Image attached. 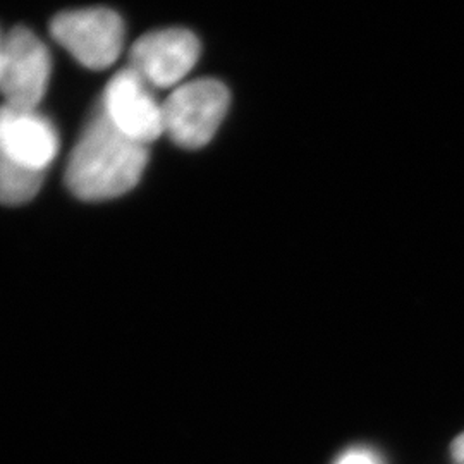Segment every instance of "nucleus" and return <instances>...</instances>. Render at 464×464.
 Wrapping results in <instances>:
<instances>
[{"mask_svg": "<svg viewBox=\"0 0 464 464\" xmlns=\"http://www.w3.org/2000/svg\"><path fill=\"white\" fill-rule=\"evenodd\" d=\"M149 162V147L122 133L100 105L69 157L66 184L84 201L131 191Z\"/></svg>", "mask_w": 464, "mask_h": 464, "instance_id": "1", "label": "nucleus"}, {"mask_svg": "<svg viewBox=\"0 0 464 464\" xmlns=\"http://www.w3.org/2000/svg\"><path fill=\"white\" fill-rule=\"evenodd\" d=\"M52 38L84 67L112 66L124 45V23L112 9L95 7L61 13L50 23Z\"/></svg>", "mask_w": 464, "mask_h": 464, "instance_id": "3", "label": "nucleus"}, {"mask_svg": "<svg viewBox=\"0 0 464 464\" xmlns=\"http://www.w3.org/2000/svg\"><path fill=\"white\" fill-rule=\"evenodd\" d=\"M450 456L454 464H464V431L450 446Z\"/></svg>", "mask_w": 464, "mask_h": 464, "instance_id": "10", "label": "nucleus"}, {"mask_svg": "<svg viewBox=\"0 0 464 464\" xmlns=\"http://www.w3.org/2000/svg\"><path fill=\"white\" fill-rule=\"evenodd\" d=\"M50 76V53L42 40L24 26L5 34L0 93L7 105L36 111L44 99Z\"/></svg>", "mask_w": 464, "mask_h": 464, "instance_id": "4", "label": "nucleus"}, {"mask_svg": "<svg viewBox=\"0 0 464 464\" xmlns=\"http://www.w3.org/2000/svg\"><path fill=\"white\" fill-rule=\"evenodd\" d=\"M0 149L24 166L45 170L59 149V136L36 111L0 107Z\"/></svg>", "mask_w": 464, "mask_h": 464, "instance_id": "7", "label": "nucleus"}, {"mask_svg": "<svg viewBox=\"0 0 464 464\" xmlns=\"http://www.w3.org/2000/svg\"><path fill=\"white\" fill-rule=\"evenodd\" d=\"M4 44H5V36L0 34V76H2V69H4Z\"/></svg>", "mask_w": 464, "mask_h": 464, "instance_id": "11", "label": "nucleus"}, {"mask_svg": "<svg viewBox=\"0 0 464 464\" xmlns=\"http://www.w3.org/2000/svg\"><path fill=\"white\" fill-rule=\"evenodd\" d=\"M199 42L189 30L169 28L138 38L130 50V67L150 86L179 83L198 63Z\"/></svg>", "mask_w": 464, "mask_h": 464, "instance_id": "6", "label": "nucleus"}, {"mask_svg": "<svg viewBox=\"0 0 464 464\" xmlns=\"http://www.w3.org/2000/svg\"><path fill=\"white\" fill-rule=\"evenodd\" d=\"M335 464H379V461H377V458H375L372 452H368V450H363V449H353V450L346 452Z\"/></svg>", "mask_w": 464, "mask_h": 464, "instance_id": "9", "label": "nucleus"}, {"mask_svg": "<svg viewBox=\"0 0 464 464\" xmlns=\"http://www.w3.org/2000/svg\"><path fill=\"white\" fill-rule=\"evenodd\" d=\"M231 103L227 86L212 78L183 84L162 105L164 133L188 150L205 147L222 124Z\"/></svg>", "mask_w": 464, "mask_h": 464, "instance_id": "2", "label": "nucleus"}, {"mask_svg": "<svg viewBox=\"0 0 464 464\" xmlns=\"http://www.w3.org/2000/svg\"><path fill=\"white\" fill-rule=\"evenodd\" d=\"M102 107L124 134L149 145L164 133V109L131 67L121 69L103 92Z\"/></svg>", "mask_w": 464, "mask_h": 464, "instance_id": "5", "label": "nucleus"}, {"mask_svg": "<svg viewBox=\"0 0 464 464\" xmlns=\"http://www.w3.org/2000/svg\"><path fill=\"white\" fill-rule=\"evenodd\" d=\"M45 170L24 166L0 149V203L21 205L36 197Z\"/></svg>", "mask_w": 464, "mask_h": 464, "instance_id": "8", "label": "nucleus"}]
</instances>
